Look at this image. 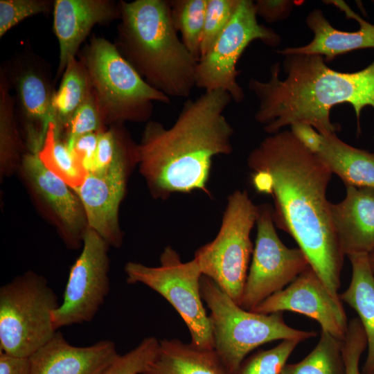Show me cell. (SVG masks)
Returning <instances> with one entry per match:
<instances>
[{
	"instance_id": "obj_37",
	"label": "cell",
	"mask_w": 374,
	"mask_h": 374,
	"mask_svg": "<svg viewBox=\"0 0 374 374\" xmlns=\"http://www.w3.org/2000/svg\"><path fill=\"white\" fill-rule=\"evenodd\" d=\"M291 132L309 150L317 154L321 148L323 135L312 126L304 123H295L290 126Z\"/></svg>"
},
{
	"instance_id": "obj_14",
	"label": "cell",
	"mask_w": 374,
	"mask_h": 374,
	"mask_svg": "<svg viewBox=\"0 0 374 374\" xmlns=\"http://www.w3.org/2000/svg\"><path fill=\"white\" fill-rule=\"evenodd\" d=\"M252 312L261 314L290 311L317 321L321 331L343 341L348 321L339 297L334 296L310 265L290 284L272 294Z\"/></svg>"
},
{
	"instance_id": "obj_19",
	"label": "cell",
	"mask_w": 374,
	"mask_h": 374,
	"mask_svg": "<svg viewBox=\"0 0 374 374\" xmlns=\"http://www.w3.org/2000/svg\"><path fill=\"white\" fill-rule=\"evenodd\" d=\"M345 198L330 203V218L345 256L374 250V190L346 186Z\"/></svg>"
},
{
	"instance_id": "obj_11",
	"label": "cell",
	"mask_w": 374,
	"mask_h": 374,
	"mask_svg": "<svg viewBox=\"0 0 374 374\" xmlns=\"http://www.w3.org/2000/svg\"><path fill=\"white\" fill-rule=\"evenodd\" d=\"M257 234L240 306L251 311L272 294L290 284L310 266L299 248H289L275 229L273 206H258Z\"/></svg>"
},
{
	"instance_id": "obj_8",
	"label": "cell",
	"mask_w": 374,
	"mask_h": 374,
	"mask_svg": "<svg viewBox=\"0 0 374 374\" xmlns=\"http://www.w3.org/2000/svg\"><path fill=\"white\" fill-rule=\"evenodd\" d=\"M258 206L246 190L227 197L220 230L211 242L195 253L202 275L212 279L240 305L253 247L250 234L256 223Z\"/></svg>"
},
{
	"instance_id": "obj_32",
	"label": "cell",
	"mask_w": 374,
	"mask_h": 374,
	"mask_svg": "<svg viewBox=\"0 0 374 374\" xmlns=\"http://www.w3.org/2000/svg\"><path fill=\"white\" fill-rule=\"evenodd\" d=\"M239 0H207L200 42V57L209 49L232 17Z\"/></svg>"
},
{
	"instance_id": "obj_23",
	"label": "cell",
	"mask_w": 374,
	"mask_h": 374,
	"mask_svg": "<svg viewBox=\"0 0 374 374\" xmlns=\"http://www.w3.org/2000/svg\"><path fill=\"white\" fill-rule=\"evenodd\" d=\"M316 154L346 186L374 190V152L351 146L332 133L323 135Z\"/></svg>"
},
{
	"instance_id": "obj_34",
	"label": "cell",
	"mask_w": 374,
	"mask_h": 374,
	"mask_svg": "<svg viewBox=\"0 0 374 374\" xmlns=\"http://www.w3.org/2000/svg\"><path fill=\"white\" fill-rule=\"evenodd\" d=\"M367 348L366 336L357 317L348 321L347 332L342 345L345 374H362L360 358Z\"/></svg>"
},
{
	"instance_id": "obj_3",
	"label": "cell",
	"mask_w": 374,
	"mask_h": 374,
	"mask_svg": "<svg viewBox=\"0 0 374 374\" xmlns=\"http://www.w3.org/2000/svg\"><path fill=\"white\" fill-rule=\"evenodd\" d=\"M319 55H285V78L279 76L280 65L270 68L267 81L250 79L249 87L258 100L255 120L273 134L287 125L304 123L325 135L335 133L339 125L330 121L336 105H351L360 131L362 109L374 110V61L364 69L344 73L330 68Z\"/></svg>"
},
{
	"instance_id": "obj_12",
	"label": "cell",
	"mask_w": 374,
	"mask_h": 374,
	"mask_svg": "<svg viewBox=\"0 0 374 374\" xmlns=\"http://www.w3.org/2000/svg\"><path fill=\"white\" fill-rule=\"evenodd\" d=\"M108 243L87 226L82 249L71 267L63 301L51 313L54 328L91 321L110 290Z\"/></svg>"
},
{
	"instance_id": "obj_6",
	"label": "cell",
	"mask_w": 374,
	"mask_h": 374,
	"mask_svg": "<svg viewBox=\"0 0 374 374\" xmlns=\"http://www.w3.org/2000/svg\"><path fill=\"white\" fill-rule=\"evenodd\" d=\"M200 291L210 310L214 350L229 374L234 373L253 350L273 341L299 340L317 335L314 330L289 326L282 312L256 313L242 308L210 278L202 275Z\"/></svg>"
},
{
	"instance_id": "obj_25",
	"label": "cell",
	"mask_w": 374,
	"mask_h": 374,
	"mask_svg": "<svg viewBox=\"0 0 374 374\" xmlns=\"http://www.w3.org/2000/svg\"><path fill=\"white\" fill-rule=\"evenodd\" d=\"M11 87L2 64L0 68V164L1 174L11 171L19 158L21 141L16 121Z\"/></svg>"
},
{
	"instance_id": "obj_18",
	"label": "cell",
	"mask_w": 374,
	"mask_h": 374,
	"mask_svg": "<svg viewBox=\"0 0 374 374\" xmlns=\"http://www.w3.org/2000/svg\"><path fill=\"white\" fill-rule=\"evenodd\" d=\"M28 180L63 226L69 244L77 245L85 230L86 217L77 195L61 178L48 170L38 153L27 152L21 159Z\"/></svg>"
},
{
	"instance_id": "obj_20",
	"label": "cell",
	"mask_w": 374,
	"mask_h": 374,
	"mask_svg": "<svg viewBox=\"0 0 374 374\" xmlns=\"http://www.w3.org/2000/svg\"><path fill=\"white\" fill-rule=\"evenodd\" d=\"M344 11L348 18L355 19L360 28L356 31H345L335 28L319 9L310 12L305 20L314 37L308 44L299 47H287L276 52L283 55L292 54L319 55L325 60L350 51L374 48V25L363 19L344 1H330Z\"/></svg>"
},
{
	"instance_id": "obj_30",
	"label": "cell",
	"mask_w": 374,
	"mask_h": 374,
	"mask_svg": "<svg viewBox=\"0 0 374 374\" xmlns=\"http://www.w3.org/2000/svg\"><path fill=\"white\" fill-rule=\"evenodd\" d=\"M159 346L156 337H145L130 351L118 354L102 374H143L155 357Z\"/></svg>"
},
{
	"instance_id": "obj_28",
	"label": "cell",
	"mask_w": 374,
	"mask_h": 374,
	"mask_svg": "<svg viewBox=\"0 0 374 374\" xmlns=\"http://www.w3.org/2000/svg\"><path fill=\"white\" fill-rule=\"evenodd\" d=\"M173 25L193 57L200 58V42L207 0L169 1Z\"/></svg>"
},
{
	"instance_id": "obj_16",
	"label": "cell",
	"mask_w": 374,
	"mask_h": 374,
	"mask_svg": "<svg viewBox=\"0 0 374 374\" xmlns=\"http://www.w3.org/2000/svg\"><path fill=\"white\" fill-rule=\"evenodd\" d=\"M53 30L59 44L55 80L62 77L69 62L97 24L120 19L119 1L112 0H55Z\"/></svg>"
},
{
	"instance_id": "obj_39",
	"label": "cell",
	"mask_w": 374,
	"mask_h": 374,
	"mask_svg": "<svg viewBox=\"0 0 374 374\" xmlns=\"http://www.w3.org/2000/svg\"><path fill=\"white\" fill-rule=\"evenodd\" d=\"M368 261L371 268L374 274V250L368 254Z\"/></svg>"
},
{
	"instance_id": "obj_10",
	"label": "cell",
	"mask_w": 374,
	"mask_h": 374,
	"mask_svg": "<svg viewBox=\"0 0 374 374\" xmlns=\"http://www.w3.org/2000/svg\"><path fill=\"white\" fill-rule=\"evenodd\" d=\"M255 40L274 47L280 43V37L258 24L253 1L239 0L227 25L197 62L196 87L205 91L224 90L233 101L241 103L244 93L237 82L236 66L246 48Z\"/></svg>"
},
{
	"instance_id": "obj_27",
	"label": "cell",
	"mask_w": 374,
	"mask_h": 374,
	"mask_svg": "<svg viewBox=\"0 0 374 374\" xmlns=\"http://www.w3.org/2000/svg\"><path fill=\"white\" fill-rule=\"evenodd\" d=\"M44 165L64 181L71 189L80 186L87 172L74 158L54 123L48 128L44 145L38 153Z\"/></svg>"
},
{
	"instance_id": "obj_7",
	"label": "cell",
	"mask_w": 374,
	"mask_h": 374,
	"mask_svg": "<svg viewBox=\"0 0 374 374\" xmlns=\"http://www.w3.org/2000/svg\"><path fill=\"white\" fill-rule=\"evenodd\" d=\"M57 297L46 279L32 271L0 288V351L30 357L57 331L51 313Z\"/></svg>"
},
{
	"instance_id": "obj_17",
	"label": "cell",
	"mask_w": 374,
	"mask_h": 374,
	"mask_svg": "<svg viewBox=\"0 0 374 374\" xmlns=\"http://www.w3.org/2000/svg\"><path fill=\"white\" fill-rule=\"evenodd\" d=\"M118 353L116 344L101 340L75 346L60 331L30 357L31 374H102Z\"/></svg>"
},
{
	"instance_id": "obj_24",
	"label": "cell",
	"mask_w": 374,
	"mask_h": 374,
	"mask_svg": "<svg viewBox=\"0 0 374 374\" xmlns=\"http://www.w3.org/2000/svg\"><path fill=\"white\" fill-rule=\"evenodd\" d=\"M93 87L87 69L75 58L71 60L62 76L53 98L57 130L61 133L68 127L73 115L92 93Z\"/></svg>"
},
{
	"instance_id": "obj_21",
	"label": "cell",
	"mask_w": 374,
	"mask_h": 374,
	"mask_svg": "<svg viewBox=\"0 0 374 374\" xmlns=\"http://www.w3.org/2000/svg\"><path fill=\"white\" fill-rule=\"evenodd\" d=\"M143 374H229L214 349H201L178 339H162Z\"/></svg>"
},
{
	"instance_id": "obj_36",
	"label": "cell",
	"mask_w": 374,
	"mask_h": 374,
	"mask_svg": "<svg viewBox=\"0 0 374 374\" xmlns=\"http://www.w3.org/2000/svg\"><path fill=\"white\" fill-rule=\"evenodd\" d=\"M98 133H91L79 137L70 150L78 163L88 173L91 171L98 145Z\"/></svg>"
},
{
	"instance_id": "obj_13",
	"label": "cell",
	"mask_w": 374,
	"mask_h": 374,
	"mask_svg": "<svg viewBox=\"0 0 374 374\" xmlns=\"http://www.w3.org/2000/svg\"><path fill=\"white\" fill-rule=\"evenodd\" d=\"M2 66L15 91L16 115L23 124L29 152L39 153L50 125H55V90L50 67L30 46L16 53Z\"/></svg>"
},
{
	"instance_id": "obj_29",
	"label": "cell",
	"mask_w": 374,
	"mask_h": 374,
	"mask_svg": "<svg viewBox=\"0 0 374 374\" xmlns=\"http://www.w3.org/2000/svg\"><path fill=\"white\" fill-rule=\"evenodd\" d=\"M299 340H283L268 350H259L245 358L232 374H281Z\"/></svg>"
},
{
	"instance_id": "obj_2",
	"label": "cell",
	"mask_w": 374,
	"mask_h": 374,
	"mask_svg": "<svg viewBox=\"0 0 374 374\" xmlns=\"http://www.w3.org/2000/svg\"><path fill=\"white\" fill-rule=\"evenodd\" d=\"M222 89L186 100L172 125L148 121L137 146L139 170L152 195L208 193L213 159L233 152V129L224 112L232 101Z\"/></svg>"
},
{
	"instance_id": "obj_26",
	"label": "cell",
	"mask_w": 374,
	"mask_h": 374,
	"mask_svg": "<svg viewBox=\"0 0 374 374\" xmlns=\"http://www.w3.org/2000/svg\"><path fill=\"white\" fill-rule=\"evenodd\" d=\"M343 341L321 331L314 349L301 361L286 364L281 374H345Z\"/></svg>"
},
{
	"instance_id": "obj_35",
	"label": "cell",
	"mask_w": 374,
	"mask_h": 374,
	"mask_svg": "<svg viewBox=\"0 0 374 374\" xmlns=\"http://www.w3.org/2000/svg\"><path fill=\"white\" fill-rule=\"evenodd\" d=\"M257 16L272 24L285 19L291 13L294 1L290 0H257L254 2Z\"/></svg>"
},
{
	"instance_id": "obj_9",
	"label": "cell",
	"mask_w": 374,
	"mask_h": 374,
	"mask_svg": "<svg viewBox=\"0 0 374 374\" xmlns=\"http://www.w3.org/2000/svg\"><path fill=\"white\" fill-rule=\"evenodd\" d=\"M159 267L136 262L125 265L128 284L142 283L166 299L188 328L190 343L201 349H214L209 316L203 306L200 291L202 274L196 260L184 262L171 246L164 248Z\"/></svg>"
},
{
	"instance_id": "obj_1",
	"label": "cell",
	"mask_w": 374,
	"mask_h": 374,
	"mask_svg": "<svg viewBox=\"0 0 374 374\" xmlns=\"http://www.w3.org/2000/svg\"><path fill=\"white\" fill-rule=\"evenodd\" d=\"M247 165L256 190L272 196L276 226L295 240L311 267L339 297L345 255L326 197L329 168L289 130L264 139L249 154Z\"/></svg>"
},
{
	"instance_id": "obj_40",
	"label": "cell",
	"mask_w": 374,
	"mask_h": 374,
	"mask_svg": "<svg viewBox=\"0 0 374 374\" xmlns=\"http://www.w3.org/2000/svg\"><path fill=\"white\" fill-rule=\"evenodd\" d=\"M373 2H374V1H373Z\"/></svg>"
},
{
	"instance_id": "obj_31",
	"label": "cell",
	"mask_w": 374,
	"mask_h": 374,
	"mask_svg": "<svg viewBox=\"0 0 374 374\" xmlns=\"http://www.w3.org/2000/svg\"><path fill=\"white\" fill-rule=\"evenodd\" d=\"M106 125L93 91L73 115L66 128V143L70 149L80 136L103 131Z\"/></svg>"
},
{
	"instance_id": "obj_5",
	"label": "cell",
	"mask_w": 374,
	"mask_h": 374,
	"mask_svg": "<svg viewBox=\"0 0 374 374\" xmlns=\"http://www.w3.org/2000/svg\"><path fill=\"white\" fill-rule=\"evenodd\" d=\"M106 124L149 121L154 103L170 98L150 86L125 59L115 43L93 35L80 55Z\"/></svg>"
},
{
	"instance_id": "obj_4",
	"label": "cell",
	"mask_w": 374,
	"mask_h": 374,
	"mask_svg": "<svg viewBox=\"0 0 374 374\" xmlns=\"http://www.w3.org/2000/svg\"><path fill=\"white\" fill-rule=\"evenodd\" d=\"M115 42L153 88L169 98H188L196 87L198 61L179 37L167 0L120 1Z\"/></svg>"
},
{
	"instance_id": "obj_38",
	"label": "cell",
	"mask_w": 374,
	"mask_h": 374,
	"mask_svg": "<svg viewBox=\"0 0 374 374\" xmlns=\"http://www.w3.org/2000/svg\"><path fill=\"white\" fill-rule=\"evenodd\" d=\"M0 374H31L29 357L0 351Z\"/></svg>"
},
{
	"instance_id": "obj_15",
	"label": "cell",
	"mask_w": 374,
	"mask_h": 374,
	"mask_svg": "<svg viewBox=\"0 0 374 374\" xmlns=\"http://www.w3.org/2000/svg\"><path fill=\"white\" fill-rule=\"evenodd\" d=\"M134 164H138L137 149L120 157L105 172H88L82 184L72 189L83 206L87 226L115 247L123 241L118 211L125 193L127 170Z\"/></svg>"
},
{
	"instance_id": "obj_22",
	"label": "cell",
	"mask_w": 374,
	"mask_h": 374,
	"mask_svg": "<svg viewBox=\"0 0 374 374\" xmlns=\"http://www.w3.org/2000/svg\"><path fill=\"white\" fill-rule=\"evenodd\" d=\"M352 267V276L346 290L339 294L358 314L367 339V355L362 374H374V274L368 254L348 256Z\"/></svg>"
},
{
	"instance_id": "obj_33",
	"label": "cell",
	"mask_w": 374,
	"mask_h": 374,
	"mask_svg": "<svg viewBox=\"0 0 374 374\" xmlns=\"http://www.w3.org/2000/svg\"><path fill=\"white\" fill-rule=\"evenodd\" d=\"M52 0H0V37L25 19L53 11Z\"/></svg>"
}]
</instances>
